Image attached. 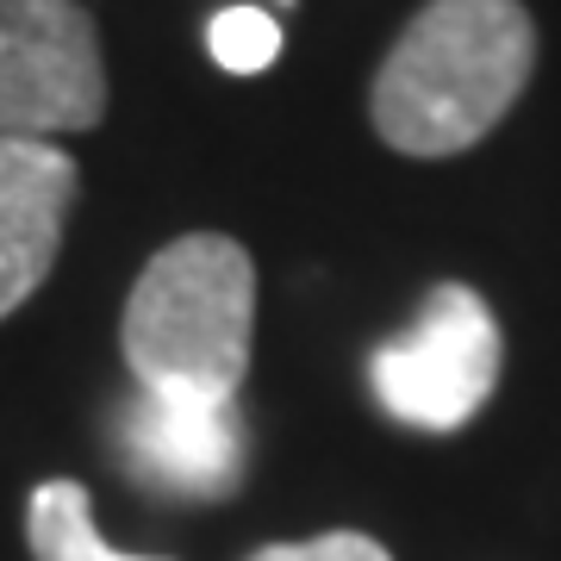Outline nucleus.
I'll list each match as a JSON object with an SVG mask.
<instances>
[{"label":"nucleus","instance_id":"nucleus-1","mask_svg":"<svg viewBox=\"0 0 561 561\" xmlns=\"http://www.w3.org/2000/svg\"><path fill=\"white\" fill-rule=\"evenodd\" d=\"M537 69L518 0H431L387 50L368 119L400 157H456L512 113Z\"/></svg>","mask_w":561,"mask_h":561},{"label":"nucleus","instance_id":"nucleus-2","mask_svg":"<svg viewBox=\"0 0 561 561\" xmlns=\"http://www.w3.org/2000/svg\"><path fill=\"white\" fill-rule=\"evenodd\" d=\"M256 331V262L225 231L162 243L125 300L119 343L144 393L238 400Z\"/></svg>","mask_w":561,"mask_h":561},{"label":"nucleus","instance_id":"nucleus-3","mask_svg":"<svg viewBox=\"0 0 561 561\" xmlns=\"http://www.w3.org/2000/svg\"><path fill=\"white\" fill-rule=\"evenodd\" d=\"M500 362L505 350L486 300L461 280H443L424 294L419 319L368 356V387L387 405V419L412 431H461L493 400Z\"/></svg>","mask_w":561,"mask_h":561},{"label":"nucleus","instance_id":"nucleus-4","mask_svg":"<svg viewBox=\"0 0 561 561\" xmlns=\"http://www.w3.org/2000/svg\"><path fill=\"white\" fill-rule=\"evenodd\" d=\"M106 113L101 32L76 0H0V138H62Z\"/></svg>","mask_w":561,"mask_h":561},{"label":"nucleus","instance_id":"nucleus-5","mask_svg":"<svg viewBox=\"0 0 561 561\" xmlns=\"http://www.w3.org/2000/svg\"><path fill=\"white\" fill-rule=\"evenodd\" d=\"M119 461L162 500H231L243 481L238 400L144 393L119 412Z\"/></svg>","mask_w":561,"mask_h":561},{"label":"nucleus","instance_id":"nucleus-6","mask_svg":"<svg viewBox=\"0 0 561 561\" xmlns=\"http://www.w3.org/2000/svg\"><path fill=\"white\" fill-rule=\"evenodd\" d=\"M76 187L69 150L50 138H0V319H13L57 268Z\"/></svg>","mask_w":561,"mask_h":561},{"label":"nucleus","instance_id":"nucleus-7","mask_svg":"<svg viewBox=\"0 0 561 561\" xmlns=\"http://www.w3.org/2000/svg\"><path fill=\"white\" fill-rule=\"evenodd\" d=\"M25 537L38 561H157V556H119L94 530V505L81 481H44L25 512Z\"/></svg>","mask_w":561,"mask_h":561},{"label":"nucleus","instance_id":"nucleus-8","mask_svg":"<svg viewBox=\"0 0 561 561\" xmlns=\"http://www.w3.org/2000/svg\"><path fill=\"white\" fill-rule=\"evenodd\" d=\"M206 44H213V62L219 69L256 76V69H268L280 57V25L262 7H225L219 20H213V32H206Z\"/></svg>","mask_w":561,"mask_h":561},{"label":"nucleus","instance_id":"nucleus-9","mask_svg":"<svg viewBox=\"0 0 561 561\" xmlns=\"http://www.w3.org/2000/svg\"><path fill=\"white\" fill-rule=\"evenodd\" d=\"M250 561H393V556L375 537H362V530H324L312 542H268Z\"/></svg>","mask_w":561,"mask_h":561}]
</instances>
